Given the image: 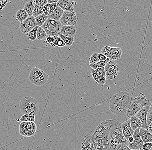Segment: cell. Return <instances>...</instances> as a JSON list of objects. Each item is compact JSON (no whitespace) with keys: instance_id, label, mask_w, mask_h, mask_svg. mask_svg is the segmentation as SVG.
Wrapping results in <instances>:
<instances>
[{"instance_id":"6da1fadb","label":"cell","mask_w":152,"mask_h":150,"mask_svg":"<svg viewBox=\"0 0 152 150\" xmlns=\"http://www.w3.org/2000/svg\"><path fill=\"white\" fill-rule=\"evenodd\" d=\"M118 122V121L117 120H105L97 126L90 138L96 150L108 145L110 130Z\"/></svg>"},{"instance_id":"7a4b0ae2","label":"cell","mask_w":152,"mask_h":150,"mask_svg":"<svg viewBox=\"0 0 152 150\" xmlns=\"http://www.w3.org/2000/svg\"><path fill=\"white\" fill-rule=\"evenodd\" d=\"M132 96L127 92H121L112 97L109 103V110L113 114L121 117L126 115L133 100Z\"/></svg>"},{"instance_id":"3957f363","label":"cell","mask_w":152,"mask_h":150,"mask_svg":"<svg viewBox=\"0 0 152 150\" xmlns=\"http://www.w3.org/2000/svg\"><path fill=\"white\" fill-rule=\"evenodd\" d=\"M128 143L122 133L121 123L118 121L110 130L108 147L110 150H118L122 145H127Z\"/></svg>"},{"instance_id":"277c9868","label":"cell","mask_w":152,"mask_h":150,"mask_svg":"<svg viewBox=\"0 0 152 150\" xmlns=\"http://www.w3.org/2000/svg\"><path fill=\"white\" fill-rule=\"evenodd\" d=\"M151 102L146 98L145 95L142 93H140L138 96L133 99L126 116L130 119L132 116H135L143 107L151 106Z\"/></svg>"},{"instance_id":"5b68a950","label":"cell","mask_w":152,"mask_h":150,"mask_svg":"<svg viewBox=\"0 0 152 150\" xmlns=\"http://www.w3.org/2000/svg\"><path fill=\"white\" fill-rule=\"evenodd\" d=\"M20 110L23 114L32 113L37 114L39 113V104L37 100L32 97H25L20 100Z\"/></svg>"},{"instance_id":"8992f818","label":"cell","mask_w":152,"mask_h":150,"mask_svg":"<svg viewBox=\"0 0 152 150\" xmlns=\"http://www.w3.org/2000/svg\"><path fill=\"white\" fill-rule=\"evenodd\" d=\"M49 76L48 74L37 66L31 70L28 76V79L31 83L38 87L42 86L45 84Z\"/></svg>"},{"instance_id":"52a82bcc","label":"cell","mask_w":152,"mask_h":150,"mask_svg":"<svg viewBox=\"0 0 152 150\" xmlns=\"http://www.w3.org/2000/svg\"><path fill=\"white\" fill-rule=\"evenodd\" d=\"M62 26V25L59 21L54 20L48 18L41 27L48 36L59 37V35L60 34Z\"/></svg>"},{"instance_id":"ba28073f","label":"cell","mask_w":152,"mask_h":150,"mask_svg":"<svg viewBox=\"0 0 152 150\" xmlns=\"http://www.w3.org/2000/svg\"><path fill=\"white\" fill-rule=\"evenodd\" d=\"M37 130V126L34 122H21L19 126V133L26 137L35 135Z\"/></svg>"},{"instance_id":"9c48e42d","label":"cell","mask_w":152,"mask_h":150,"mask_svg":"<svg viewBox=\"0 0 152 150\" xmlns=\"http://www.w3.org/2000/svg\"><path fill=\"white\" fill-rule=\"evenodd\" d=\"M104 68L105 77L106 80H113L115 78L120 72L118 65L114 61H109Z\"/></svg>"},{"instance_id":"30bf717a","label":"cell","mask_w":152,"mask_h":150,"mask_svg":"<svg viewBox=\"0 0 152 150\" xmlns=\"http://www.w3.org/2000/svg\"><path fill=\"white\" fill-rule=\"evenodd\" d=\"M78 19L75 12L64 11L59 22L62 26H75L77 22Z\"/></svg>"},{"instance_id":"8fae6325","label":"cell","mask_w":152,"mask_h":150,"mask_svg":"<svg viewBox=\"0 0 152 150\" xmlns=\"http://www.w3.org/2000/svg\"><path fill=\"white\" fill-rule=\"evenodd\" d=\"M133 141L132 143L128 142L127 146L130 149L138 150L142 149L143 142H142L140 134V128H137L134 132L132 136Z\"/></svg>"},{"instance_id":"7c38bea8","label":"cell","mask_w":152,"mask_h":150,"mask_svg":"<svg viewBox=\"0 0 152 150\" xmlns=\"http://www.w3.org/2000/svg\"><path fill=\"white\" fill-rule=\"evenodd\" d=\"M37 26L35 17H28L26 20L20 23V29L22 33L27 35L30 30Z\"/></svg>"},{"instance_id":"4fadbf2b","label":"cell","mask_w":152,"mask_h":150,"mask_svg":"<svg viewBox=\"0 0 152 150\" xmlns=\"http://www.w3.org/2000/svg\"><path fill=\"white\" fill-rule=\"evenodd\" d=\"M150 106H146L142 108L136 115L135 116L138 118L142 123V128L148 130V126L147 123V112Z\"/></svg>"},{"instance_id":"5bb4252c","label":"cell","mask_w":152,"mask_h":150,"mask_svg":"<svg viewBox=\"0 0 152 150\" xmlns=\"http://www.w3.org/2000/svg\"><path fill=\"white\" fill-rule=\"evenodd\" d=\"M121 127L124 136L128 140L130 137L132 136L134 132L130 125V119L128 118L126 121L121 123Z\"/></svg>"},{"instance_id":"9a60e30c","label":"cell","mask_w":152,"mask_h":150,"mask_svg":"<svg viewBox=\"0 0 152 150\" xmlns=\"http://www.w3.org/2000/svg\"><path fill=\"white\" fill-rule=\"evenodd\" d=\"M76 26H62L60 34L65 37H74L76 34Z\"/></svg>"},{"instance_id":"2e32d148","label":"cell","mask_w":152,"mask_h":150,"mask_svg":"<svg viewBox=\"0 0 152 150\" xmlns=\"http://www.w3.org/2000/svg\"><path fill=\"white\" fill-rule=\"evenodd\" d=\"M57 6L59 7L64 11H73L75 10L74 6L69 0H59L57 2Z\"/></svg>"},{"instance_id":"e0dca14e","label":"cell","mask_w":152,"mask_h":150,"mask_svg":"<svg viewBox=\"0 0 152 150\" xmlns=\"http://www.w3.org/2000/svg\"><path fill=\"white\" fill-rule=\"evenodd\" d=\"M91 72L94 80L96 85L100 87H103L106 83V77L99 75L97 73L95 72L94 70L93 69H91Z\"/></svg>"},{"instance_id":"ac0fdd59","label":"cell","mask_w":152,"mask_h":150,"mask_svg":"<svg viewBox=\"0 0 152 150\" xmlns=\"http://www.w3.org/2000/svg\"><path fill=\"white\" fill-rule=\"evenodd\" d=\"M140 134L143 143L152 142V134L148 130L140 128Z\"/></svg>"},{"instance_id":"d6986e66","label":"cell","mask_w":152,"mask_h":150,"mask_svg":"<svg viewBox=\"0 0 152 150\" xmlns=\"http://www.w3.org/2000/svg\"><path fill=\"white\" fill-rule=\"evenodd\" d=\"M64 10L61 8L57 6L56 9L54 11L49 15L48 16V18L54 20L59 21L60 20L63 14Z\"/></svg>"},{"instance_id":"ffe728a7","label":"cell","mask_w":152,"mask_h":150,"mask_svg":"<svg viewBox=\"0 0 152 150\" xmlns=\"http://www.w3.org/2000/svg\"><path fill=\"white\" fill-rule=\"evenodd\" d=\"M130 120L131 127L134 131L137 128H142V123L141 121L135 116L130 118Z\"/></svg>"},{"instance_id":"44dd1931","label":"cell","mask_w":152,"mask_h":150,"mask_svg":"<svg viewBox=\"0 0 152 150\" xmlns=\"http://www.w3.org/2000/svg\"><path fill=\"white\" fill-rule=\"evenodd\" d=\"M122 54V51L121 48L119 47H113L112 54L110 56L109 59L115 61L120 59Z\"/></svg>"},{"instance_id":"7402d4cb","label":"cell","mask_w":152,"mask_h":150,"mask_svg":"<svg viewBox=\"0 0 152 150\" xmlns=\"http://www.w3.org/2000/svg\"><path fill=\"white\" fill-rule=\"evenodd\" d=\"M35 4H36L35 3V1H29L25 4L23 9L26 11L28 15V17L33 16V10Z\"/></svg>"},{"instance_id":"603a6c76","label":"cell","mask_w":152,"mask_h":150,"mask_svg":"<svg viewBox=\"0 0 152 150\" xmlns=\"http://www.w3.org/2000/svg\"><path fill=\"white\" fill-rule=\"evenodd\" d=\"M28 17V14L24 9L19 10L16 13V20L20 22L21 23L26 20Z\"/></svg>"},{"instance_id":"cb8c5ba5","label":"cell","mask_w":152,"mask_h":150,"mask_svg":"<svg viewBox=\"0 0 152 150\" xmlns=\"http://www.w3.org/2000/svg\"><path fill=\"white\" fill-rule=\"evenodd\" d=\"M81 150H91V140L88 136L85 137L81 145Z\"/></svg>"},{"instance_id":"d4e9b609","label":"cell","mask_w":152,"mask_h":150,"mask_svg":"<svg viewBox=\"0 0 152 150\" xmlns=\"http://www.w3.org/2000/svg\"><path fill=\"white\" fill-rule=\"evenodd\" d=\"M21 122H34L36 120L35 115L33 114L27 113L23 114L20 119Z\"/></svg>"},{"instance_id":"484cf974","label":"cell","mask_w":152,"mask_h":150,"mask_svg":"<svg viewBox=\"0 0 152 150\" xmlns=\"http://www.w3.org/2000/svg\"><path fill=\"white\" fill-rule=\"evenodd\" d=\"M35 18L37 26H38L39 27H41L42 25L47 20L48 18V16H46L43 14L37 17H35Z\"/></svg>"},{"instance_id":"4316f807","label":"cell","mask_w":152,"mask_h":150,"mask_svg":"<svg viewBox=\"0 0 152 150\" xmlns=\"http://www.w3.org/2000/svg\"><path fill=\"white\" fill-rule=\"evenodd\" d=\"M109 61V59L107 58L104 61H99L97 63L95 64H90V66L92 69L95 70L97 68L104 67L107 63Z\"/></svg>"},{"instance_id":"83f0119b","label":"cell","mask_w":152,"mask_h":150,"mask_svg":"<svg viewBox=\"0 0 152 150\" xmlns=\"http://www.w3.org/2000/svg\"><path fill=\"white\" fill-rule=\"evenodd\" d=\"M59 37L65 43V46H71L75 41V38L74 37H65L61 34L59 35Z\"/></svg>"},{"instance_id":"f1b7e54d","label":"cell","mask_w":152,"mask_h":150,"mask_svg":"<svg viewBox=\"0 0 152 150\" xmlns=\"http://www.w3.org/2000/svg\"><path fill=\"white\" fill-rule=\"evenodd\" d=\"M47 36V34L42 27H39L37 30V39L39 40H41L45 38Z\"/></svg>"},{"instance_id":"f546056e","label":"cell","mask_w":152,"mask_h":150,"mask_svg":"<svg viewBox=\"0 0 152 150\" xmlns=\"http://www.w3.org/2000/svg\"><path fill=\"white\" fill-rule=\"evenodd\" d=\"M113 47H111V46L106 45L104 46L102 49L101 53L104 55V56L106 57L107 58H109L111 54H112V51L113 50Z\"/></svg>"},{"instance_id":"4dcf8cb0","label":"cell","mask_w":152,"mask_h":150,"mask_svg":"<svg viewBox=\"0 0 152 150\" xmlns=\"http://www.w3.org/2000/svg\"><path fill=\"white\" fill-rule=\"evenodd\" d=\"M55 41L51 45L52 47H63L65 46V43L61 38L57 36H55Z\"/></svg>"},{"instance_id":"1f68e13d","label":"cell","mask_w":152,"mask_h":150,"mask_svg":"<svg viewBox=\"0 0 152 150\" xmlns=\"http://www.w3.org/2000/svg\"><path fill=\"white\" fill-rule=\"evenodd\" d=\"M39 26H38L34 27L33 29L29 31L27 34L28 38L31 41H34L37 39V32Z\"/></svg>"},{"instance_id":"d6a6232c","label":"cell","mask_w":152,"mask_h":150,"mask_svg":"<svg viewBox=\"0 0 152 150\" xmlns=\"http://www.w3.org/2000/svg\"><path fill=\"white\" fill-rule=\"evenodd\" d=\"M43 14V12L42 10V7L35 4L33 9V16L34 17H37Z\"/></svg>"},{"instance_id":"836d02e7","label":"cell","mask_w":152,"mask_h":150,"mask_svg":"<svg viewBox=\"0 0 152 150\" xmlns=\"http://www.w3.org/2000/svg\"><path fill=\"white\" fill-rule=\"evenodd\" d=\"M98 53H95L91 55L89 58V62L90 64H95L99 62V60L98 57Z\"/></svg>"},{"instance_id":"e575fe53","label":"cell","mask_w":152,"mask_h":150,"mask_svg":"<svg viewBox=\"0 0 152 150\" xmlns=\"http://www.w3.org/2000/svg\"><path fill=\"white\" fill-rule=\"evenodd\" d=\"M152 121V104L150 106L147 114V123L149 126Z\"/></svg>"},{"instance_id":"d590c367","label":"cell","mask_w":152,"mask_h":150,"mask_svg":"<svg viewBox=\"0 0 152 150\" xmlns=\"http://www.w3.org/2000/svg\"><path fill=\"white\" fill-rule=\"evenodd\" d=\"M94 71L99 75L105 77V73L104 67L97 68V69H95Z\"/></svg>"},{"instance_id":"8d00e7d4","label":"cell","mask_w":152,"mask_h":150,"mask_svg":"<svg viewBox=\"0 0 152 150\" xmlns=\"http://www.w3.org/2000/svg\"><path fill=\"white\" fill-rule=\"evenodd\" d=\"M50 4L47 3L46 5L42 7V10L43 14L46 16H48L49 15V9H50Z\"/></svg>"},{"instance_id":"74e56055","label":"cell","mask_w":152,"mask_h":150,"mask_svg":"<svg viewBox=\"0 0 152 150\" xmlns=\"http://www.w3.org/2000/svg\"><path fill=\"white\" fill-rule=\"evenodd\" d=\"M35 3L37 5L42 7L47 4L48 1L47 0H36L35 1Z\"/></svg>"},{"instance_id":"f35d334b","label":"cell","mask_w":152,"mask_h":150,"mask_svg":"<svg viewBox=\"0 0 152 150\" xmlns=\"http://www.w3.org/2000/svg\"><path fill=\"white\" fill-rule=\"evenodd\" d=\"M55 41V36H48L46 38L45 42H46V43L50 44V45H51L54 43Z\"/></svg>"},{"instance_id":"ab89813d","label":"cell","mask_w":152,"mask_h":150,"mask_svg":"<svg viewBox=\"0 0 152 150\" xmlns=\"http://www.w3.org/2000/svg\"><path fill=\"white\" fill-rule=\"evenodd\" d=\"M152 146V142H147L143 144L142 149L143 150H150Z\"/></svg>"},{"instance_id":"60d3db41","label":"cell","mask_w":152,"mask_h":150,"mask_svg":"<svg viewBox=\"0 0 152 150\" xmlns=\"http://www.w3.org/2000/svg\"><path fill=\"white\" fill-rule=\"evenodd\" d=\"M57 5V3H55L51 4L50 5V9H49V15H51V14L56 9Z\"/></svg>"},{"instance_id":"b9f144b4","label":"cell","mask_w":152,"mask_h":150,"mask_svg":"<svg viewBox=\"0 0 152 150\" xmlns=\"http://www.w3.org/2000/svg\"><path fill=\"white\" fill-rule=\"evenodd\" d=\"M98 59H99V61H104L105 60L107 59V58L105 56L102 54L101 53H98Z\"/></svg>"},{"instance_id":"7bdbcfd3","label":"cell","mask_w":152,"mask_h":150,"mask_svg":"<svg viewBox=\"0 0 152 150\" xmlns=\"http://www.w3.org/2000/svg\"><path fill=\"white\" fill-rule=\"evenodd\" d=\"M8 2L7 1H0V10H2L4 7L7 4Z\"/></svg>"},{"instance_id":"ee69618b","label":"cell","mask_w":152,"mask_h":150,"mask_svg":"<svg viewBox=\"0 0 152 150\" xmlns=\"http://www.w3.org/2000/svg\"><path fill=\"white\" fill-rule=\"evenodd\" d=\"M130 149L128 147V146L126 145H122L118 150H130Z\"/></svg>"},{"instance_id":"f6af8a7d","label":"cell","mask_w":152,"mask_h":150,"mask_svg":"<svg viewBox=\"0 0 152 150\" xmlns=\"http://www.w3.org/2000/svg\"><path fill=\"white\" fill-rule=\"evenodd\" d=\"M57 0H48L47 1L48 3L49 4H51L55 3H57L58 2Z\"/></svg>"},{"instance_id":"bcb514c9","label":"cell","mask_w":152,"mask_h":150,"mask_svg":"<svg viewBox=\"0 0 152 150\" xmlns=\"http://www.w3.org/2000/svg\"><path fill=\"white\" fill-rule=\"evenodd\" d=\"M128 142L129 143H132L133 141V136H131L128 138Z\"/></svg>"},{"instance_id":"7dc6e473","label":"cell","mask_w":152,"mask_h":150,"mask_svg":"<svg viewBox=\"0 0 152 150\" xmlns=\"http://www.w3.org/2000/svg\"><path fill=\"white\" fill-rule=\"evenodd\" d=\"M148 131H150V132L152 131V121L150 125L148 126Z\"/></svg>"},{"instance_id":"c3c4849f","label":"cell","mask_w":152,"mask_h":150,"mask_svg":"<svg viewBox=\"0 0 152 150\" xmlns=\"http://www.w3.org/2000/svg\"><path fill=\"white\" fill-rule=\"evenodd\" d=\"M91 147H92L91 150H96L94 148V145H93V143H92V141H91Z\"/></svg>"},{"instance_id":"681fc988","label":"cell","mask_w":152,"mask_h":150,"mask_svg":"<svg viewBox=\"0 0 152 150\" xmlns=\"http://www.w3.org/2000/svg\"><path fill=\"white\" fill-rule=\"evenodd\" d=\"M150 150H152V146L151 147V149H150Z\"/></svg>"},{"instance_id":"f907efd6","label":"cell","mask_w":152,"mask_h":150,"mask_svg":"<svg viewBox=\"0 0 152 150\" xmlns=\"http://www.w3.org/2000/svg\"><path fill=\"white\" fill-rule=\"evenodd\" d=\"M142 150V149H140V150Z\"/></svg>"},{"instance_id":"816d5d0a","label":"cell","mask_w":152,"mask_h":150,"mask_svg":"<svg viewBox=\"0 0 152 150\" xmlns=\"http://www.w3.org/2000/svg\"><path fill=\"white\" fill-rule=\"evenodd\" d=\"M151 134H152V131H151Z\"/></svg>"}]
</instances>
